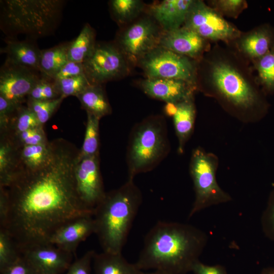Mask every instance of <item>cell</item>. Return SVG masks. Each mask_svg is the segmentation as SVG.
<instances>
[{"instance_id":"23","label":"cell","mask_w":274,"mask_h":274,"mask_svg":"<svg viewBox=\"0 0 274 274\" xmlns=\"http://www.w3.org/2000/svg\"><path fill=\"white\" fill-rule=\"evenodd\" d=\"M15 148L13 174L17 170H33L41 167L48 161L52 152V142Z\"/></svg>"},{"instance_id":"22","label":"cell","mask_w":274,"mask_h":274,"mask_svg":"<svg viewBox=\"0 0 274 274\" xmlns=\"http://www.w3.org/2000/svg\"><path fill=\"white\" fill-rule=\"evenodd\" d=\"M135 263L128 262L122 253H95L92 261V274H143Z\"/></svg>"},{"instance_id":"30","label":"cell","mask_w":274,"mask_h":274,"mask_svg":"<svg viewBox=\"0 0 274 274\" xmlns=\"http://www.w3.org/2000/svg\"><path fill=\"white\" fill-rule=\"evenodd\" d=\"M0 145V187L10 182L14 169L15 147L6 136L2 135Z\"/></svg>"},{"instance_id":"31","label":"cell","mask_w":274,"mask_h":274,"mask_svg":"<svg viewBox=\"0 0 274 274\" xmlns=\"http://www.w3.org/2000/svg\"><path fill=\"white\" fill-rule=\"evenodd\" d=\"M43 126L27 106L21 105L12 119L7 131L3 135H12L28 129Z\"/></svg>"},{"instance_id":"3","label":"cell","mask_w":274,"mask_h":274,"mask_svg":"<svg viewBox=\"0 0 274 274\" xmlns=\"http://www.w3.org/2000/svg\"><path fill=\"white\" fill-rule=\"evenodd\" d=\"M208 236L188 224L159 221L146 234L135 263L142 270L166 274H186L205 248Z\"/></svg>"},{"instance_id":"16","label":"cell","mask_w":274,"mask_h":274,"mask_svg":"<svg viewBox=\"0 0 274 274\" xmlns=\"http://www.w3.org/2000/svg\"><path fill=\"white\" fill-rule=\"evenodd\" d=\"M95 230L93 215L78 216L57 229L50 237L48 243L75 255L79 245L95 233Z\"/></svg>"},{"instance_id":"13","label":"cell","mask_w":274,"mask_h":274,"mask_svg":"<svg viewBox=\"0 0 274 274\" xmlns=\"http://www.w3.org/2000/svg\"><path fill=\"white\" fill-rule=\"evenodd\" d=\"M37 72L5 61L0 70V95L17 104H22L41 78Z\"/></svg>"},{"instance_id":"7","label":"cell","mask_w":274,"mask_h":274,"mask_svg":"<svg viewBox=\"0 0 274 274\" xmlns=\"http://www.w3.org/2000/svg\"><path fill=\"white\" fill-rule=\"evenodd\" d=\"M218 156L201 147L194 149L189 163V174L192 179L195 199L189 218L207 208L226 203L231 196L218 184L216 174L219 166Z\"/></svg>"},{"instance_id":"45","label":"cell","mask_w":274,"mask_h":274,"mask_svg":"<svg viewBox=\"0 0 274 274\" xmlns=\"http://www.w3.org/2000/svg\"><path fill=\"white\" fill-rule=\"evenodd\" d=\"M178 109L177 103L166 102L163 110L165 115L168 117H173Z\"/></svg>"},{"instance_id":"27","label":"cell","mask_w":274,"mask_h":274,"mask_svg":"<svg viewBox=\"0 0 274 274\" xmlns=\"http://www.w3.org/2000/svg\"><path fill=\"white\" fill-rule=\"evenodd\" d=\"M109 6L112 17L120 24L133 21L145 8L143 2L139 0H112Z\"/></svg>"},{"instance_id":"15","label":"cell","mask_w":274,"mask_h":274,"mask_svg":"<svg viewBox=\"0 0 274 274\" xmlns=\"http://www.w3.org/2000/svg\"><path fill=\"white\" fill-rule=\"evenodd\" d=\"M159 46L197 61L210 49L208 41L184 26L163 31Z\"/></svg>"},{"instance_id":"35","label":"cell","mask_w":274,"mask_h":274,"mask_svg":"<svg viewBox=\"0 0 274 274\" xmlns=\"http://www.w3.org/2000/svg\"><path fill=\"white\" fill-rule=\"evenodd\" d=\"M7 137L15 147L38 145L48 142L43 126L28 129L18 134Z\"/></svg>"},{"instance_id":"6","label":"cell","mask_w":274,"mask_h":274,"mask_svg":"<svg viewBox=\"0 0 274 274\" xmlns=\"http://www.w3.org/2000/svg\"><path fill=\"white\" fill-rule=\"evenodd\" d=\"M170 145L163 116H149L130 132L126 151L128 179L150 172L168 155Z\"/></svg>"},{"instance_id":"1","label":"cell","mask_w":274,"mask_h":274,"mask_svg":"<svg viewBox=\"0 0 274 274\" xmlns=\"http://www.w3.org/2000/svg\"><path fill=\"white\" fill-rule=\"evenodd\" d=\"M48 161L33 170L16 172L3 188L9 212L3 228L20 252L29 247L48 243L54 231L78 216L93 215L78 196L75 173L80 149L63 139L52 141Z\"/></svg>"},{"instance_id":"20","label":"cell","mask_w":274,"mask_h":274,"mask_svg":"<svg viewBox=\"0 0 274 274\" xmlns=\"http://www.w3.org/2000/svg\"><path fill=\"white\" fill-rule=\"evenodd\" d=\"M6 46L1 48V53L7 55L6 61L21 65L40 73L41 50L32 41H19L7 38ZM41 74V73H40Z\"/></svg>"},{"instance_id":"47","label":"cell","mask_w":274,"mask_h":274,"mask_svg":"<svg viewBox=\"0 0 274 274\" xmlns=\"http://www.w3.org/2000/svg\"><path fill=\"white\" fill-rule=\"evenodd\" d=\"M143 274H166V273H164L158 272V271H153V272H149V273H146L144 272Z\"/></svg>"},{"instance_id":"32","label":"cell","mask_w":274,"mask_h":274,"mask_svg":"<svg viewBox=\"0 0 274 274\" xmlns=\"http://www.w3.org/2000/svg\"><path fill=\"white\" fill-rule=\"evenodd\" d=\"M21 253L10 233L0 228V272L14 264Z\"/></svg>"},{"instance_id":"41","label":"cell","mask_w":274,"mask_h":274,"mask_svg":"<svg viewBox=\"0 0 274 274\" xmlns=\"http://www.w3.org/2000/svg\"><path fill=\"white\" fill-rule=\"evenodd\" d=\"M85 75L82 63L68 61L56 74L53 80H58Z\"/></svg>"},{"instance_id":"8","label":"cell","mask_w":274,"mask_h":274,"mask_svg":"<svg viewBox=\"0 0 274 274\" xmlns=\"http://www.w3.org/2000/svg\"><path fill=\"white\" fill-rule=\"evenodd\" d=\"M137 64L147 78L181 80L196 86L197 60L161 46L148 53Z\"/></svg>"},{"instance_id":"24","label":"cell","mask_w":274,"mask_h":274,"mask_svg":"<svg viewBox=\"0 0 274 274\" xmlns=\"http://www.w3.org/2000/svg\"><path fill=\"white\" fill-rule=\"evenodd\" d=\"M76 97L87 113L99 119L112 113V108L102 85L90 84Z\"/></svg>"},{"instance_id":"34","label":"cell","mask_w":274,"mask_h":274,"mask_svg":"<svg viewBox=\"0 0 274 274\" xmlns=\"http://www.w3.org/2000/svg\"><path fill=\"white\" fill-rule=\"evenodd\" d=\"M64 98L61 96L51 100H27V106L33 112L40 123L43 125L59 108Z\"/></svg>"},{"instance_id":"21","label":"cell","mask_w":274,"mask_h":274,"mask_svg":"<svg viewBox=\"0 0 274 274\" xmlns=\"http://www.w3.org/2000/svg\"><path fill=\"white\" fill-rule=\"evenodd\" d=\"M177 111L173 118L178 142V153L182 154L194 131L196 118L194 97L177 103Z\"/></svg>"},{"instance_id":"9","label":"cell","mask_w":274,"mask_h":274,"mask_svg":"<svg viewBox=\"0 0 274 274\" xmlns=\"http://www.w3.org/2000/svg\"><path fill=\"white\" fill-rule=\"evenodd\" d=\"M163 31L150 15L143 17L127 27L118 35L115 43L129 63L139 61L159 46Z\"/></svg>"},{"instance_id":"25","label":"cell","mask_w":274,"mask_h":274,"mask_svg":"<svg viewBox=\"0 0 274 274\" xmlns=\"http://www.w3.org/2000/svg\"><path fill=\"white\" fill-rule=\"evenodd\" d=\"M95 32L86 23L78 36L69 42L67 49L68 61L83 63L92 54L96 45Z\"/></svg>"},{"instance_id":"38","label":"cell","mask_w":274,"mask_h":274,"mask_svg":"<svg viewBox=\"0 0 274 274\" xmlns=\"http://www.w3.org/2000/svg\"><path fill=\"white\" fill-rule=\"evenodd\" d=\"M261 224L264 235L274 241V189L269 196L266 207L262 215Z\"/></svg>"},{"instance_id":"44","label":"cell","mask_w":274,"mask_h":274,"mask_svg":"<svg viewBox=\"0 0 274 274\" xmlns=\"http://www.w3.org/2000/svg\"><path fill=\"white\" fill-rule=\"evenodd\" d=\"M9 212V202L7 194L0 187V228L5 226Z\"/></svg>"},{"instance_id":"10","label":"cell","mask_w":274,"mask_h":274,"mask_svg":"<svg viewBox=\"0 0 274 274\" xmlns=\"http://www.w3.org/2000/svg\"><path fill=\"white\" fill-rule=\"evenodd\" d=\"M90 84L102 85L124 77L129 72L128 61L115 43H98L82 63Z\"/></svg>"},{"instance_id":"39","label":"cell","mask_w":274,"mask_h":274,"mask_svg":"<svg viewBox=\"0 0 274 274\" xmlns=\"http://www.w3.org/2000/svg\"><path fill=\"white\" fill-rule=\"evenodd\" d=\"M21 105L22 104H16L0 95V125L3 133L7 130Z\"/></svg>"},{"instance_id":"42","label":"cell","mask_w":274,"mask_h":274,"mask_svg":"<svg viewBox=\"0 0 274 274\" xmlns=\"http://www.w3.org/2000/svg\"><path fill=\"white\" fill-rule=\"evenodd\" d=\"M0 273L1 274H37L22 255L14 264Z\"/></svg>"},{"instance_id":"33","label":"cell","mask_w":274,"mask_h":274,"mask_svg":"<svg viewBox=\"0 0 274 274\" xmlns=\"http://www.w3.org/2000/svg\"><path fill=\"white\" fill-rule=\"evenodd\" d=\"M60 96H77L90 85L85 75L77 77L53 80Z\"/></svg>"},{"instance_id":"19","label":"cell","mask_w":274,"mask_h":274,"mask_svg":"<svg viewBox=\"0 0 274 274\" xmlns=\"http://www.w3.org/2000/svg\"><path fill=\"white\" fill-rule=\"evenodd\" d=\"M273 32L268 26L258 27L241 36L235 43L236 51L245 58L254 61L268 52L274 46Z\"/></svg>"},{"instance_id":"36","label":"cell","mask_w":274,"mask_h":274,"mask_svg":"<svg viewBox=\"0 0 274 274\" xmlns=\"http://www.w3.org/2000/svg\"><path fill=\"white\" fill-rule=\"evenodd\" d=\"M60 97L54 81L42 76L29 93L27 100H51Z\"/></svg>"},{"instance_id":"14","label":"cell","mask_w":274,"mask_h":274,"mask_svg":"<svg viewBox=\"0 0 274 274\" xmlns=\"http://www.w3.org/2000/svg\"><path fill=\"white\" fill-rule=\"evenodd\" d=\"M21 253L37 274H60L66 271L74 255L50 243L33 245Z\"/></svg>"},{"instance_id":"29","label":"cell","mask_w":274,"mask_h":274,"mask_svg":"<svg viewBox=\"0 0 274 274\" xmlns=\"http://www.w3.org/2000/svg\"><path fill=\"white\" fill-rule=\"evenodd\" d=\"M87 115L86 130L79 159L99 155V125L100 119L89 113H87Z\"/></svg>"},{"instance_id":"18","label":"cell","mask_w":274,"mask_h":274,"mask_svg":"<svg viewBox=\"0 0 274 274\" xmlns=\"http://www.w3.org/2000/svg\"><path fill=\"white\" fill-rule=\"evenodd\" d=\"M194 0H164L148 6V15L163 31L179 28L184 25Z\"/></svg>"},{"instance_id":"26","label":"cell","mask_w":274,"mask_h":274,"mask_svg":"<svg viewBox=\"0 0 274 274\" xmlns=\"http://www.w3.org/2000/svg\"><path fill=\"white\" fill-rule=\"evenodd\" d=\"M68 44L69 42L63 43L41 50L40 70L42 77L52 80L56 74L68 61Z\"/></svg>"},{"instance_id":"11","label":"cell","mask_w":274,"mask_h":274,"mask_svg":"<svg viewBox=\"0 0 274 274\" xmlns=\"http://www.w3.org/2000/svg\"><path fill=\"white\" fill-rule=\"evenodd\" d=\"M184 26L207 41L233 42L241 31L203 1H194L187 14Z\"/></svg>"},{"instance_id":"4","label":"cell","mask_w":274,"mask_h":274,"mask_svg":"<svg viewBox=\"0 0 274 274\" xmlns=\"http://www.w3.org/2000/svg\"><path fill=\"white\" fill-rule=\"evenodd\" d=\"M142 199L133 179L106 192L93 213L95 234L103 252L121 253Z\"/></svg>"},{"instance_id":"5","label":"cell","mask_w":274,"mask_h":274,"mask_svg":"<svg viewBox=\"0 0 274 274\" xmlns=\"http://www.w3.org/2000/svg\"><path fill=\"white\" fill-rule=\"evenodd\" d=\"M64 3L60 0L1 1V29L10 38L20 34L34 39L50 35L59 24Z\"/></svg>"},{"instance_id":"17","label":"cell","mask_w":274,"mask_h":274,"mask_svg":"<svg viewBox=\"0 0 274 274\" xmlns=\"http://www.w3.org/2000/svg\"><path fill=\"white\" fill-rule=\"evenodd\" d=\"M140 87L149 96L166 102L178 103L194 97L196 86L181 80L147 78L142 80Z\"/></svg>"},{"instance_id":"40","label":"cell","mask_w":274,"mask_h":274,"mask_svg":"<svg viewBox=\"0 0 274 274\" xmlns=\"http://www.w3.org/2000/svg\"><path fill=\"white\" fill-rule=\"evenodd\" d=\"M95 253L93 250L87 251L72 263L65 274H92V264Z\"/></svg>"},{"instance_id":"28","label":"cell","mask_w":274,"mask_h":274,"mask_svg":"<svg viewBox=\"0 0 274 274\" xmlns=\"http://www.w3.org/2000/svg\"><path fill=\"white\" fill-rule=\"evenodd\" d=\"M258 74L257 81L264 93L274 91V46L263 56L253 61Z\"/></svg>"},{"instance_id":"37","label":"cell","mask_w":274,"mask_h":274,"mask_svg":"<svg viewBox=\"0 0 274 274\" xmlns=\"http://www.w3.org/2000/svg\"><path fill=\"white\" fill-rule=\"evenodd\" d=\"M210 6L223 16L236 18L248 7L244 0H215L209 2Z\"/></svg>"},{"instance_id":"46","label":"cell","mask_w":274,"mask_h":274,"mask_svg":"<svg viewBox=\"0 0 274 274\" xmlns=\"http://www.w3.org/2000/svg\"><path fill=\"white\" fill-rule=\"evenodd\" d=\"M259 274H274V267H267L263 268Z\"/></svg>"},{"instance_id":"12","label":"cell","mask_w":274,"mask_h":274,"mask_svg":"<svg viewBox=\"0 0 274 274\" xmlns=\"http://www.w3.org/2000/svg\"><path fill=\"white\" fill-rule=\"evenodd\" d=\"M75 180L78 196L83 205L94 213L106 192L100 173L99 155L79 159Z\"/></svg>"},{"instance_id":"43","label":"cell","mask_w":274,"mask_h":274,"mask_svg":"<svg viewBox=\"0 0 274 274\" xmlns=\"http://www.w3.org/2000/svg\"><path fill=\"white\" fill-rule=\"evenodd\" d=\"M191 271L194 274H228L225 268L221 265H208L199 260L194 264Z\"/></svg>"},{"instance_id":"2","label":"cell","mask_w":274,"mask_h":274,"mask_svg":"<svg viewBox=\"0 0 274 274\" xmlns=\"http://www.w3.org/2000/svg\"><path fill=\"white\" fill-rule=\"evenodd\" d=\"M215 46L197 61V90L215 99L230 115L254 123L266 115L268 105L245 58Z\"/></svg>"}]
</instances>
